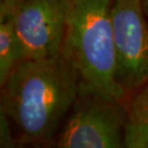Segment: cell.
<instances>
[{"instance_id":"obj_1","label":"cell","mask_w":148,"mask_h":148,"mask_svg":"<svg viewBox=\"0 0 148 148\" xmlns=\"http://www.w3.org/2000/svg\"><path fill=\"white\" fill-rule=\"evenodd\" d=\"M1 88V110L22 144L53 137L79 95L77 76L62 56L21 60Z\"/></svg>"},{"instance_id":"obj_2","label":"cell","mask_w":148,"mask_h":148,"mask_svg":"<svg viewBox=\"0 0 148 148\" xmlns=\"http://www.w3.org/2000/svg\"><path fill=\"white\" fill-rule=\"evenodd\" d=\"M112 1L68 0L60 56L77 76L79 95L125 98L116 78Z\"/></svg>"},{"instance_id":"obj_3","label":"cell","mask_w":148,"mask_h":148,"mask_svg":"<svg viewBox=\"0 0 148 148\" xmlns=\"http://www.w3.org/2000/svg\"><path fill=\"white\" fill-rule=\"evenodd\" d=\"M122 101L102 95H78L62 125L56 146L59 148L125 147L128 108Z\"/></svg>"},{"instance_id":"obj_4","label":"cell","mask_w":148,"mask_h":148,"mask_svg":"<svg viewBox=\"0 0 148 148\" xmlns=\"http://www.w3.org/2000/svg\"><path fill=\"white\" fill-rule=\"evenodd\" d=\"M116 78L126 93L148 81V20L140 0L112 1Z\"/></svg>"},{"instance_id":"obj_5","label":"cell","mask_w":148,"mask_h":148,"mask_svg":"<svg viewBox=\"0 0 148 148\" xmlns=\"http://www.w3.org/2000/svg\"><path fill=\"white\" fill-rule=\"evenodd\" d=\"M68 0H23L12 8L22 60L60 56Z\"/></svg>"},{"instance_id":"obj_6","label":"cell","mask_w":148,"mask_h":148,"mask_svg":"<svg viewBox=\"0 0 148 148\" xmlns=\"http://www.w3.org/2000/svg\"><path fill=\"white\" fill-rule=\"evenodd\" d=\"M12 5L1 2L0 5V85H5L8 77L22 60L20 43L18 40Z\"/></svg>"},{"instance_id":"obj_7","label":"cell","mask_w":148,"mask_h":148,"mask_svg":"<svg viewBox=\"0 0 148 148\" xmlns=\"http://www.w3.org/2000/svg\"><path fill=\"white\" fill-rule=\"evenodd\" d=\"M133 97L125 127L126 148H148V81Z\"/></svg>"},{"instance_id":"obj_8","label":"cell","mask_w":148,"mask_h":148,"mask_svg":"<svg viewBox=\"0 0 148 148\" xmlns=\"http://www.w3.org/2000/svg\"><path fill=\"white\" fill-rule=\"evenodd\" d=\"M9 117L5 112L0 110V146L1 147H13L16 135Z\"/></svg>"},{"instance_id":"obj_9","label":"cell","mask_w":148,"mask_h":148,"mask_svg":"<svg viewBox=\"0 0 148 148\" xmlns=\"http://www.w3.org/2000/svg\"><path fill=\"white\" fill-rule=\"evenodd\" d=\"M22 1H23V0H2L1 2H3V3H7V5L14 7V5H19L20 2H22Z\"/></svg>"},{"instance_id":"obj_10","label":"cell","mask_w":148,"mask_h":148,"mask_svg":"<svg viewBox=\"0 0 148 148\" xmlns=\"http://www.w3.org/2000/svg\"><path fill=\"white\" fill-rule=\"evenodd\" d=\"M140 1H142V5H143L144 12H145L146 18H147V20H148V0H140Z\"/></svg>"}]
</instances>
